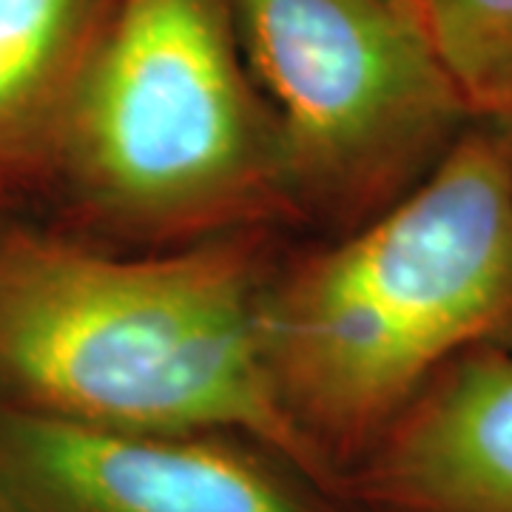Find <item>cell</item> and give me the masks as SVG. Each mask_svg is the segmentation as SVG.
Segmentation results:
<instances>
[{"instance_id":"obj_8","label":"cell","mask_w":512,"mask_h":512,"mask_svg":"<svg viewBox=\"0 0 512 512\" xmlns=\"http://www.w3.org/2000/svg\"><path fill=\"white\" fill-rule=\"evenodd\" d=\"M450 80L473 117L512 120V0H421Z\"/></svg>"},{"instance_id":"obj_5","label":"cell","mask_w":512,"mask_h":512,"mask_svg":"<svg viewBox=\"0 0 512 512\" xmlns=\"http://www.w3.org/2000/svg\"><path fill=\"white\" fill-rule=\"evenodd\" d=\"M0 484L20 512H336L328 487L231 433L117 430L0 407Z\"/></svg>"},{"instance_id":"obj_1","label":"cell","mask_w":512,"mask_h":512,"mask_svg":"<svg viewBox=\"0 0 512 512\" xmlns=\"http://www.w3.org/2000/svg\"><path fill=\"white\" fill-rule=\"evenodd\" d=\"M259 333L339 478L450 359L512 345V120L476 117L410 194L265 282Z\"/></svg>"},{"instance_id":"obj_4","label":"cell","mask_w":512,"mask_h":512,"mask_svg":"<svg viewBox=\"0 0 512 512\" xmlns=\"http://www.w3.org/2000/svg\"><path fill=\"white\" fill-rule=\"evenodd\" d=\"M274 114L288 208L353 231L447 157L476 117L421 0H231Z\"/></svg>"},{"instance_id":"obj_6","label":"cell","mask_w":512,"mask_h":512,"mask_svg":"<svg viewBox=\"0 0 512 512\" xmlns=\"http://www.w3.org/2000/svg\"><path fill=\"white\" fill-rule=\"evenodd\" d=\"M373 512H512V345L458 353L356 467Z\"/></svg>"},{"instance_id":"obj_7","label":"cell","mask_w":512,"mask_h":512,"mask_svg":"<svg viewBox=\"0 0 512 512\" xmlns=\"http://www.w3.org/2000/svg\"><path fill=\"white\" fill-rule=\"evenodd\" d=\"M111 0H0V160L60 146Z\"/></svg>"},{"instance_id":"obj_9","label":"cell","mask_w":512,"mask_h":512,"mask_svg":"<svg viewBox=\"0 0 512 512\" xmlns=\"http://www.w3.org/2000/svg\"><path fill=\"white\" fill-rule=\"evenodd\" d=\"M0 512H20L18 504L12 501V495L6 493V487L0 484Z\"/></svg>"},{"instance_id":"obj_2","label":"cell","mask_w":512,"mask_h":512,"mask_svg":"<svg viewBox=\"0 0 512 512\" xmlns=\"http://www.w3.org/2000/svg\"><path fill=\"white\" fill-rule=\"evenodd\" d=\"M262 291L239 237L157 256L6 242L0 387L15 407L97 427L242 436L333 490L342 478L265 367Z\"/></svg>"},{"instance_id":"obj_3","label":"cell","mask_w":512,"mask_h":512,"mask_svg":"<svg viewBox=\"0 0 512 512\" xmlns=\"http://www.w3.org/2000/svg\"><path fill=\"white\" fill-rule=\"evenodd\" d=\"M57 148L131 237L202 242L291 211L231 0H111Z\"/></svg>"}]
</instances>
